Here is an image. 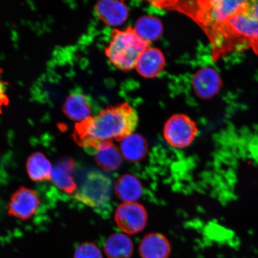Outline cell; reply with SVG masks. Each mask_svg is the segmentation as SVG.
I'll use <instances>...</instances> for the list:
<instances>
[{"mask_svg": "<svg viewBox=\"0 0 258 258\" xmlns=\"http://www.w3.org/2000/svg\"><path fill=\"white\" fill-rule=\"evenodd\" d=\"M138 112L127 102L110 106L77 123L74 137L87 152L93 154L99 145L113 140L121 141L134 133Z\"/></svg>", "mask_w": 258, "mask_h": 258, "instance_id": "6da1fadb", "label": "cell"}, {"mask_svg": "<svg viewBox=\"0 0 258 258\" xmlns=\"http://www.w3.org/2000/svg\"><path fill=\"white\" fill-rule=\"evenodd\" d=\"M150 46V43L139 36L134 28L128 27L123 30L112 32L105 53L113 66L128 72L135 69L139 57Z\"/></svg>", "mask_w": 258, "mask_h": 258, "instance_id": "7a4b0ae2", "label": "cell"}, {"mask_svg": "<svg viewBox=\"0 0 258 258\" xmlns=\"http://www.w3.org/2000/svg\"><path fill=\"white\" fill-rule=\"evenodd\" d=\"M111 195V179L104 173L94 171L87 175L75 198L89 207L101 209L109 204Z\"/></svg>", "mask_w": 258, "mask_h": 258, "instance_id": "3957f363", "label": "cell"}, {"mask_svg": "<svg viewBox=\"0 0 258 258\" xmlns=\"http://www.w3.org/2000/svg\"><path fill=\"white\" fill-rule=\"evenodd\" d=\"M198 132V125L189 116L177 114L167 120L164 124L163 135L171 147L182 149L193 143Z\"/></svg>", "mask_w": 258, "mask_h": 258, "instance_id": "277c9868", "label": "cell"}, {"mask_svg": "<svg viewBox=\"0 0 258 258\" xmlns=\"http://www.w3.org/2000/svg\"><path fill=\"white\" fill-rule=\"evenodd\" d=\"M227 25L235 35L258 44V1H248Z\"/></svg>", "mask_w": 258, "mask_h": 258, "instance_id": "5b68a950", "label": "cell"}, {"mask_svg": "<svg viewBox=\"0 0 258 258\" xmlns=\"http://www.w3.org/2000/svg\"><path fill=\"white\" fill-rule=\"evenodd\" d=\"M115 221L119 228L124 233L136 234L147 225L146 210L137 202H124L116 209Z\"/></svg>", "mask_w": 258, "mask_h": 258, "instance_id": "8992f818", "label": "cell"}, {"mask_svg": "<svg viewBox=\"0 0 258 258\" xmlns=\"http://www.w3.org/2000/svg\"><path fill=\"white\" fill-rule=\"evenodd\" d=\"M40 206V197L35 190L21 187L10 200L9 214L21 220H28L36 214Z\"/></svg>", "mask_w": 258, "mask_h": 258, "instance_id": "52a82bcc", "label": "cell"}, {"mask_svg": "<svg viewBox=\"0 0 258 258\" xmlns=\"http://www.w3.org/2000/svg\"><path fill=\"white\" fill-rule=\"evenodd\" d=\"M191 85L194 92L199 98L209 100L221 91L223 82L217 70L212 67H205L194 74Z\"/></svg>", "mask_w": 258, "mask_h": 258, "instance_id": "ba28073f", "label": "cell"}, {"mask_svg": "<svg viewBox=\"0 0 258 258\" xmlns=\"http://www.w3.org/2000/svg\"><path fill=\"white\" fill-rule=\"evenodd\" d=\"M248 1L214 0L205 2L206 21L213 24H227L230 19L241 11Z\"/></svg>", "mask_w": 258, "mask_h": 258, "instance_id": "9c48e42d", "label": "cell"}, {"mask_svg": "<svg viewBox=\"0 0 258 258\" xmlns=\"http://www.w3.org/2000/svg\"><path fill=\"white\" fill-rule=\"evenodd\" d=\"M96 14L104 24L110 27L123 24L129 15V10L123 2L104 0L96 3Z\"/></svg>", "mask_w": 258, "mask_h": 258, "instance_id": "30bf717a", "label": "cell"}, {"mask_svg": "<svg viewBox=\"0 0 258 258\" xmlns=\"http://www.w3.org/2000/svg\"><path fill=\"white\" fill-rule=\"evenodd\" d=\"M165 63V57L162 51L159 48L150 46L139 57L135 69L144 78L153 79L163 72Z\"/></svg>", "mask_w": 258, "mask_h": 258, "instance_id": "8fae6325", "label": "cell"}, {"mask_svg": "<svg viewBox=\"0 0 258 258\" xmlns=\"http://www.w3.org/2000/svg\"><path fill=\"white\" fill-rule=\"evenodd\" d=\"M139 250L142 258H169L171 247L164 235L151 233L142 240Z\"/></svg>", "mask_w": 258, "mask_h": 258, "instance_id": "7c38bea8", "label": "cell"}, {"mask_svg": "<svg viewBox=\"0 0 258 258\" xmlns=\"http://www.w3.org/2000/svg\"><path fill=\"white\" fill-rule=\"evenodd\" d=\"M63 111L71 120L79 123L92 116V109L87 97L82 93L76 92L68 97Z\"/></svg>", "mask_w": 258, "mask_h": 258, "instance_id": "4fadbf2b", "label": "cell"}, {"mask_svg": "<svg viewBox=\"0 0 258 258\" xmlns=\"http://www.w3.org/2000/svg\"><path fill=\"white\" fill-rule=\"evenodd\" d=\"M148 144L142 135L132 134L120 141V151L122 157L131 162H138L146 156Z\"/></svg>", "mask_w": 258, "mask_h": 258, "instance_id": "5bb4252c", "label": "cell"}, {"mask_svg": "<svg viewBox=\"0 0 258 258\" xmlns=\"http://www.w3.org/2000/svg\"><path fill=\"white\" fill-rule=\"evenodd\" d=\"M116 196L124 202H136L143 194V185L136 176L125 174L119 177L114 185Z\"/></svg>", "mask_w": 258, "mask_h": 258, "instance_id": "9a60e30c", "label": "cell"}, {"mask_svg": "<svg viewBox=\"0 0 258 258\" xmlns=\"http://www.w3.org/2000/svg\"><path fill=\"white\" fill-rule=\"evenodd\" d=\"M93 155L98 165L106 171L117 170L120 166L123 158L120 149L112 142L99 145Z\"/></svg>", "mask_w": 258, "mask_h": 258, "instance_id": "2e32d148", "label": "cell"}, {"mask_svg": "<svg viewBox=\"0 0 258 258\" xmlns=\"http://www.w3.org/2000/svg\"><path fill=\"white\" fill-rule=\"evenodd\" d=\"M134 248L133 242L127 235L115 233L106 240L104 251L108 258H131Z\"/></svg>", "mask_w": 258, "mask_h": 258, "instance_id": "e0dca14e", "label": "cell"}, {"mask_svg": "<svg viewBox=\"0 0 258 258\" xmlns=\"http://www.w3.org/2000/svg\"><path fill=\"white\" fill-rule=\"evenodd\" d=\"M27 170L29 177L35 182H44L50 180L53 167L50 161L43 153L32 154L28 157Z\"/></svg>", "mask_w": 258, "mask_h": 258, "instance_id": "ac0fdd59", "label": "cell"}, {"mask_svg": "<svg viewBox=\"0 0 258 258\" xmlns=\"http://www.w3.org/2000/svg\"><path fill=\"white\" fill-rule=\"evenodd\" d=\"M134 28L139 36L149 43L159 39L163 32V26L160 19L151 15L142 16Z\"/></svg>", "mask_w": 258, "mask_h": 258, "instance_id": "d6986e66", "label": "cell"}, {"mask_svg": "<svg viewBox=\"0 0 258 258\" xmlns=\"http://www.w3.org/2000/svg\"><path fill=\"white\" fill-rule=\"evenodd\" d=\"M73 163L63 161L53 167L50 180L63 191L72 193L77 189L72 175Z\"/></svg>", "mask_w": 258, "mask_h": 258, "instance_id": "ffe728a7", "label": "cell"}, {"mask_svg": "<svg viewBox=\"0 0 258 258\" xmlns=\"http://www.w3.org/2000/svg\"><path fill=\"white\" fill-rule=\"evenodd\" d=\"M74 258H103V255L96 245L87 242L76 248Z\"/></svg>", "mask_w": 258, "mask_h": 258, "instance_id": "44dd1931", "label": "cell"}, {"mask_svg": "<svg viewBox=\"0 0 258 258\" xmlns=\"http://www.w3.org/2000/svg\"><path fill=\"white\" fill-rule=\"evenodd\" d=\"M8 102L7 96L6 94V87L5 83L0 79V110L3 106L6 104Z\"/></svg>", "mask_w": 258, "mask_h": 258, "instance_id": "7402d4cb", "label": "cell"}]
</instances>
